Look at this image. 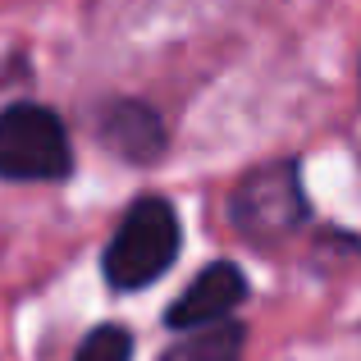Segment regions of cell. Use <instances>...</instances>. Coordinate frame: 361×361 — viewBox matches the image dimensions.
I'll use <instances>...</instances> for the list:
<instances>
[{
	"label": "cell",
	"mask_w": 361,
	"mask_h": 361,
	"mask_svg": "<svg viewBox=\"0 0 361 361\" xmlns=\"http://www.w3.org/2000/svg\"><path fill=\"white\" fill-rule=\"evenodd\" d=\"M178 247H183L178 211L165 197H137L128 206V215L119 220L106 256H101V274L115 293L151 288L178 261Z\"/></svg>",
	"instance_id": "6da1fadb"
},
{
	"label": "cell",
	"mask_w": 361,
	"mask_h": 361,
	"mask_svg": "<svg viewBox=\"0 0 361 361\" xmlns=\"http://www.w3.org/2000/svg\"><path fill=\"white\" fill-rule=\"evenodd\" d=\"M307 188H302L298 160H270L238 178L229 192V224L256 247H274L307 224Z\"/></svg>",
	"instance_id": "7a4b0ae2"
},
{
	"label": "cell",
	"mask_w": 361,
	"mask_h": 361,
	"mask_svg": "<svg viewBox=\"0 0 361 361\" xmlns=\"http://www.w3.org/2000/svg\"><path fill=\"white\" fill-rule=\"evenodd\" d=\"M73 174V142L51 106L14 101L0 110V178L9 183H60Z\"/></svg>",
	"instance_id": "3957f363"
},
{
	"label": "cell",
	"mask_w": 361,
	"mask_h": 361,
	"mask_svg": "<svg viewBox=\"0 0 361 361\" xmlns=\"http://www.w3.org/2000/svg\"><path fill=\"white\" fill-rule=\"evenodd\" d=\"M247 302V274L233 261H211L192 283L183 288V298L165 311V325L169 329H202L215 325V320H229Z\"/></svg>",
	"instance_id": "277c9868"
},
{
	"label": "cell",
	"mask_w": 361,
	"mask_h": 361,
	"mask_svg": "<svg viewBox=\"0 0 361 361\" xmlns=\"http://www.w3.org/2000/svg\"><path fill=\"white\" fill-rule=\"evenodd\" d=\"M97 137L128 165H156L165 156V119L147 101H110L97 115Z\"/></svg>",
	"instance_id": "5b68a950"
},
{
	"label": "cell",
	"mask_w": 361,
	"mask_h": 361,
	"mask_svg": "<svg viewBox=\"0 0 361 361\" xmlns=\"http://www.w3.org/2000/svg\"><path fill=\"white\" fill-rule=\"evenodd\" d=\"M188 338H178L160 361H243V348H247V329L238 320H215V325H202V329H183Z\"/></svg>",
	"instance_id": "8992f818"
},
{
	"label": "cell",
	"mask_w": 361,
	"mask_h": 361,
	"mask_svg": "<svg viewBox=\"0 0 361 361\" xmlns=\"http://www.w3.org/2000/svg\"><path fill=\"white\" fill-rule=\"evenodd\" d=\"M73 361H133V334L123 325H97L73 353Z\"/></svg>",
	"instance_id": "52a82bcc"
}]
</instances>
